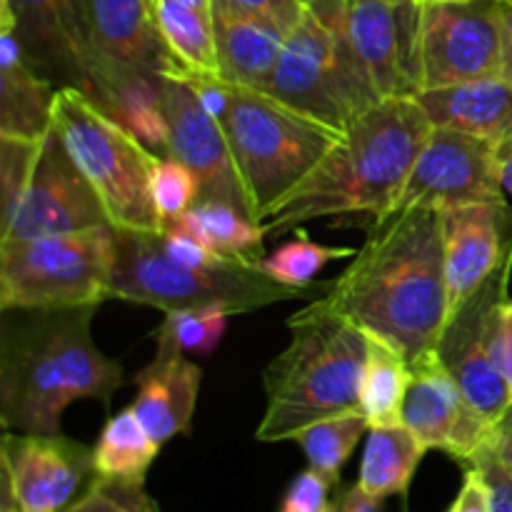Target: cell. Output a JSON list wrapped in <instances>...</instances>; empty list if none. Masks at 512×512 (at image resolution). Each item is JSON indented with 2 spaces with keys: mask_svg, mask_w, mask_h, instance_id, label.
I'll list each match as a JSON object with an SVG mask.
<instances>
[{
  "mask_svg": "<svg viewBox=\"0 0 512 512\" xmlns=\"http://www.w3.org/2000/svg\"><path fill=\"white\" fill-rule=\"evenodd\" d=\"M318 300L410 363L433 353L448 320L438 210H398L373 223L353 263Z\"/></svg>",
  "mask_w": 512,
  "mask_h": 512,
  "instance_id": "cell-1",
  "label": "cell"
},
{
  "mask_svg": "<svg viewBox=\"0 0 512 512\" xmlns=\"http://www.w3.org/2000/svg\"><path fill=\"white\" fill-rule=\"evenodd\" d=\"M98 308L3 310L0 420L5 430L60 435L65 410L123 385V365L100 353L90 325Z\"/></svg>",
  "mask_w": 512,
  "mask_h": 512,
  "instance_id": "cell-2",
  "label": "cell"
},
{
  "mask_svg": "<svg viewBox=\"0 0 512 512\" xmlns=\"http://www.w3.org/2000/svg\"><path fill=\"white\" fill-rule=\"evenodd\" d=\"M433 123L415 98L380 100L360 115L318 168L280 200L260 225L285 235L308 220L365 215L373 223L393 213L395 200L423 150Z\"/></svg>",
  "mask_w": 512,
  "mask_h": 512,
  "instance_id": "cell-3",
  "label": "cell"
},
{
  "mask_svg": "<svg viewBox=\"0 0 512 512\" xmlns=\"http://www.w3.org/2000/svg\"><path fill=\"white\" fill-rule=\"evenodd\" d=\"M288 330V348L263 373L260 443L293 440L318 420L360 410L368 333L320 300L288 318Z\"/></svg>",
  "mask_w": 512,
  "mask_h": 512,
  "instance_id": "cell-4",
  "label": "cell"
},
{
  "mask_svg": "<svg viewBox=\"0 0 512 512\" xmlns=\"http://www.w3.org/2000/svg\"><path fill=\"white\" fill-rule=\"evenodd\" d=\"M115 243L118 258L110 298L148 305L163 313L198 305H225L233 310V315H243L330 288V283L310 290L290 288L265 275L258 265L238 260H228L213 268L183 265L165 253L160 233L115 230Z\"/></svg>",
  "mask_w": 512,
  "mask_h": 512,
  "instance_id": "cell-5",
  "label": "cell"
},
{
  "mask_svg": "<svg viewBox=\"0 0 512 512\" xmlns=\"http://www.w3.org/2000/svg\"><path fill=\"white\" fill-rule=\"evenodd\" d=\"M223 130L255 223H263L340 140L338 130L243 85H233Z\"/></svg>",
  "mask_w": 512,
  "mask_h": 512,
  "instance_id": "cell-6",
  "label": "cell"
},
{
  "mask_svg": "<svg viewBox=\"0 0 512 512\" xmlns=\"http://www.w3.org/2000/svg\"><path fill=\"white\" fill-rule=\"evenodd\" d=\"M53 130L115 230L163 233L165 225L150 193L160 155L73 85H60L55 93Z\"/></svg>",
  "mask_w": 512,
  "mask_h": 512,
  "instance_id": "cell-7",
  "label": "cell"
},
{
  "mask_svg": "<svg viewBox=\"0 0 512 512\" xmlns=\"http://www.w3.org/2000/svg\"><path fill=\"white\" fill-rule=\"evenodd\" d=\"M260 93L340 135L380 103L368 70L345 35L335 0H310Z\"/></svg>",
  "mask_w": 512,
  "mask_h": 512,
  "instance_id": "cell-8",
  "label": "cell"
},
{
  "mask_svg": "<svg viewBox=\"0 0 512 512\" xmlns=\"http://www.w3.org/2000/svg\"><path fill=\"white\" fill-rule=\"evenodd\" d=\"M110 225L58 133L43 140L0 135V240Z\"/></svg>",
  "mask_w": 512,
  "mask_h": 512,
  "instance_id": "cell-9",
  "label": "cell"
},
{
  "mask_svg": "<svg viewBox=\"0 0 512 512\" xmlns=\"http://www.w3.org/2000/svg\"><path fill=\"white\" fill-rule=\"evenodd\" d=\"M115 258L113 225L0 240V310L98 308L110 298Z\"/></svg>",
  "mask_w": 512,
  "mask_h": 512,
  "instance_id": "cell-10",
  "label": "cell"
},
{
  "mask_svg": "<svg viewBox=\"0 0 512 512\" xmlns=\"http://www.w3.org/2000/svg\"><path fill=\"white\" fill-rule=\"evenodd\" d=\"M512 253L503 260L498 270L445 320L438 348L448 373L473 403V408L495 425L512 403V395L505 378L500 375L495 360V340L503 305L510 298Z\"/></svg>",
  "mask_w": 512,
  "mask_h": 512,
  "instance_id": "cell-11",
  "label": "cell"
},
{
  "mask_svg": "<svg viewBox=\"0 0 512 512\" xmlns=\"http://www.w3.org/2000/svg\"><path fill=\"white\" fill-rule=\"evenodd\" d=\"M505 70L500 0H430L420 18L423 90L490 78Z\"/></svg>",
  "mask_w": 512,
  "mask_h": 512,
  "instance_id": "cell-12",
  "label": "cell"
},
{
  "mask_svg": "<svg viewBox=\"0 0 512 512\" xmlns=\"http://www.w3.org/2000/svg\"><path fill=\"white\" fill-rule=\"evenodd\" d=\"M508 200L495 165V143L455 128L433 125L395 200L398 210H453Z\"/></svg>",
  "mask_w": 512,
  "mask_h": 512,
  "instance_id": "cell-13",
  "label": "cell"
},
{
  "mask_svg": "<svg viewBox=\"0 0 512 512\" xmlns=\"http://www.w3.org/2000/svg\"><path fill=\"white\" fill-rule=\"evenodd\" d=\"M3 510L68 512L95 480L93 448L60 435L8 433L0 448Z\"/></svg>",
  "mask_w": 512,
  "mask_h": 512,
  "instance_id": "cell-14",
  "label": "cell"
},
{
  "mask_svg": "<svg viewBox=\"0 0 512 512\" xmlns=\"http://www.w3.org/2000/svg\"><path fill=\"white\" fill-rule=\"evenodd\" d=\"M355 55L368 70L380 100L418 98L420 0H335Z\"/></svg>",
  "mask_w": 512,
  "mask_h": 512,
  "instance_id": "cell-15",
  "label": "cell"
},
{
  "mask_svg": "<svg viewBox=\"0 0 512 512\" xmlns=\"http://www.w3.org/2000/svg\"><path fill=\"white\" fill-rule=\"evenodd\" d=\"M0 28H13L28 63L55 85L93 98L98 53L88 0H0Z\"/></svg>",
  "mask_w": 512,
  "mask_h": 512,
  "instance_id": "cell-16",
  "label": "cell"
},
{
  "mask_svg": "<svg viewBox=\"0 0 512 512\" xmlns=\"http://www.w3.org/2000/svg\"><path fill=\"white\" fill-rule=\"evenodd\" d=\"M403 425L428 450H443L465 465L488 448L493 433V425L465 398L435 350L410 363Z\"/></svg>",
  "mask_w": 512,
  "mask_h": 512,
  "instance_id": "cell-17",
  "label": "cell"
},
{
  "mask_svg": "<svg viewBox=\"0 0 512 512\" xmlns=\"http://www.w3.org/2000/svg\"><path fill=\"white\" fill-rule=\"evenodd\" d=\"M163 103L170 145L165 158L183 163L200 185V200H220L250 218L248 200L235 170L223 123L205 113L193 85L183 75H165Z\"/></svg>",
  "mask_w": 512,
  "mask_h": 512,
  "instance_id": "cell-18",
  "label": "cell"
},
{
  "mask_svg": "<svg viewBox=\"0 0 512 512\" xmlns=\"http://www.w3.org/2000/svg\"><path fill=\"white\" fill-rule=\"evenodd\" d=\"M443 263L448 318L503 265L512 253L508 200L443 210Z\"/></svg>",
  "mask_w": 512,
  "mask_h": 512,
  "instance_id": "cell-19",
  "label": "cell"
},
{
  "mask_svg": "<svg viewBox=\"0 0 512 512\" xmlns=\"http://www.w3.org/2000/svg\"><path fill=\"white\" fill-rule=\"evenodd\" d=\"M88 13L98 53L95 90L115 70H145L160 78L180 75L160 35L155 0H88Z\"/></svg>",
  "mask_w": 512,
  "mask_h": 512,
  "instance_id": "cell-20",
  "label": "cell"
},
{
  "mask_svg": "<svg viewBox=\"0 0 512 512\" xmlns=\"http://www.w3.org/2000/svg\"><path fill=\"white\" fill-rule=\"evenodd\" d=\"M133 383L135 398L130 408L160 445L178 435H190L203 383L200 365L188 355L155 350V358L135 373Z\"/></svg>",
  "mask_w": 512,
  "mask_h": 512,
  "instance_id": "cell-21",
  "label": "cell"
},
{
  "mask_svg": "<svg viewBox=\"0 0 512 512\" xmlns=\"http://www.w3.org/2000/svg\"><path fill=\"white\" fill-rule=\"evenodd\" d=\"M213 30L223 78L243 88L265 90L290 30L228 0H213Z\"/></svg>",
  "mask_w": 512,
  "mask_h": 512,
  "instance_id": "cell-22",
  "label": "cell"
},
{
  "mask_svg": "<svg viewBox=\"0 0 512 512\" xmlns=\"http://www.w3.org/2000/svg\"><path fill=\"white\" fill-rule=\"evenodd\" d=\"M415 100L433 125L463 130L495 145L512 135V75L508 73L423 90Z\"/></svg>",
  "mask_w": 512,
  "mask_h": 512,
  "instance_id": "cell-23",
  "label": "cell"
},
{
  "mask_svg": "<svg viewBox=\"0 0 512 512\" xmlns=\"http://www.w3.org/2000/svg\"><path fill=\"white\" fill-rule=\"evenodd\" d=\"M58 85L25 58L13 28H0V135L43 140L53 130Z\"/></svg>",
  "mask_w": 512,
  "mask_h": 512,
  "instance_id": "cell-24",
  "label": "cell"
},
{
  "mask_svg": "<svg viewBox=\"0 0 512 512\" xmlns=\"http://www.w3.org/2000/svg\"><path fill=\"white\" fill-rule=\"evenodd\" d=\"M93 100H98L100 108L108 110L155 155H168L170 128L160 75L145 70H115L100 80Z\"/></svg>",
  "mask_w": 512,
  "mask_h": 512,
  "instance_id": "cell-25",
  "label": "cell"
},
{
  "mask_svg": "<svg viewBox=\"0 0 512 512\" xmlns=\"http://www.w3.org/2000/svg\"><path fill=\"white\" fill-rule=\"evenodd\" d=\"M165 228H175L188 233L215 255H223L238 263L258 265L265 258V230L238 208L220 200H198L180 218L168 223Z\"/></svg>",
  "mask_w": 512,
  "mask_h": 512,
  "instance_id": "cell-26",
  "label": "cell"
},
{
  "mask_svg": "<svg viewBox=\"0 0 512 512\" xmlns=\"http://www.w3.org/2000/svg\"><path fill=\"white\" fill-rule=\"evenodd\" d=\"M425 453L428 448L403 423L370 428L355 485L378 500L408 493Z\"/></svg>",
  "mask_w": 512,
  "mask_h": 512,
  "instance_id": "cell-27",
  "label": "cell"
},
{
  "mask_svg": "<svg viewBox=\"0 0 512 512\" xmlns=\"http://www.w3.org/2000/svg\"><path fill=\"white\" fill-rule=\"evenodd\" d=\"M155 18L183 78H223L213 15L183 0H155Z\"/></svg>",
  "mask_w": 512,
  "mask_h": 512,
  "instance_id": "cell-28",
  "label": "cell"
},
{
  "mask_svg": "<svg viewBox=\"0 0 512 512\" xmlns=\"http://www.w3.org/2000/svg\"><path fill=\"white\" fill-rule=\"evenodd\" d=\"M163 445L148 433L143 420L133 408L115 413L100 430L93 448L95 473L100 478L125 480V483H145L150 465L158 458Z\"/></svg>",
  "mask_w": 512,
  "mask_h": 512,
  "instance_id": "cell-29",
  "label": "cell"
},
{
  "mask_svg": "<svg viewBox=\"0 0 512 512\" xmlns=\"http://www.w3.org/2000/svg\"><path fill=\"white\" fill-rule=\"evenodd\" d=\"M410 385V360L378 335L368 333L360 410L370 428L403 423V403Z\"/></svg>",
  "mask_w": 512,
  "mask_h": 512,
  "instance_id": "cell-30",
  "label": "cell"
},
{
  "mask_svg": "<svg viewBox=\"0 0 512 512\" xmlns=\"http://www.w3.org/2000/svg\"><path fill=\"white\" fill-rule=\"evenodd\" d=\"M368 430V418L363 415V410H358V413L333 415V418L308 425V428L295 435L293 443L303 448L310 468L338 483L345 463H348L353 450L358 448L360 438Z\"/></svg>",
  "mask_w": 512,
  "mask_h": 512,
  "instance_id": "cell-31",
  "label": "cell"
},
{
  "mask_svg": "<svg viewBox=\"0 0 512 512\" xmlns=\"http://www.w3.org/2000/svg\"><path fill=\"white\" fill-rule=\"evenodd\" d=\"M233 310L225 305H198L165 313L163 323L153 330L160 353L208 355L223 340Z\"/></svg>",
  "mask_w": 512,
  "mask_h": 512,
  "instance_id": "cell-32",
  "label": "cell"
},
{
  "mask_svg": "<svg viewBox=\"0 0 512 512\" xmlns=\"http://www.w3.org/2000/svg\"><path fill=\"white\" fill-rule=\"evenodd\" d=\"M295 238L288 243L278 245L270 255H265L258 263V268L265 275H270L278 283L290 285V288H320L313 283L315 275L333 260H343L355 255V248H333V245H320L310 240V235L303 228L293 230Z\"/></svg>",
  "mask_w": 512,
  "mask_h": 512,
  "instance_id": "cell-33",
  "label": "cell"
},
{
  "mask_svg": "<svg viewBox=\"0 0 512 512\" xmlns=\"http://www.w3.org/2000/svg\"><path fill=\"white\" fill-rule=\"evenodd\" d=\"M150 193H153L160 220L163 225H168L198 203L200 185L183 163L173 158H160L155 163L153 180H150Z\"/></svg>",
  "mask_w": 512,
  "mask_h": 512,
  "instance_id": "cell-34",
  "label": "cell"
},
{
  "mask_svg": "<svg viewBox=\"0 0 512 512\" xmlns=\"http://www.w3.org/2000/svg\"><path fill=\"white\" fill-rule=\"evenodd\" d=\"M68 512H163L145 490V483H125L95 475Z\"/></svg>",
  "mask_w": 512,
  "mask_h": 512,
  "instance_id": "cell-35",
  "label": "cell"
},
{
  "mask_svg": "<svg viewBox=\"0 0 512 512\" xmlns=\"http://www.w3.org/2000/svg\"><path fill=\"white\" fill-rule=\"evenodd\" d=\"M333 480L328 475L318 473V470L308 468L290 483L288 493H285L280 512H333L335 503L330 500V490H333Z\"/></svg>",
  "mask_w": 512,
  "mask_h": 512,
  "instance_id": "cell-36",
  "label": "cell"
},
{
  "mask_svg": "<svg viewBox=\"0 0 512 512\" xmlns=\"http://www.w3.org/2000/svg\"><path fill=\"white\" fill-rule=\"evenodd\" d=\"M468 465L478 468L485 475L490 488V510L493 512H512V473L503 468L490 448H483Z\"/></svg>",
  "mask_w": 512,
  "mask_h": 512,
  "instance_id": "cell-37",
  "label": "cell"
},
{
  "mask_svg": "<svg viewBox=\"0 0 512 512\" xmlns=\"http://www.w3.org/2000/svg\"><path fill=\"white\" fill-rule=\"evenodd\" d=\"M228 3L245 10V13L273 20V23L283 25L285 30H293V25L303 18L305 8H308L303 0H228Z\"/></svg>",
  "mask_w": 512,
  "mask_h": 512,
  "instance_id": "cell-38",
  "label": "cell"
},
{
  "mask_svg": "<svg viewBox=\"0 0 512 512\" xmlns=\"http://www.w3.org/2000/svg\"><path fill=\"white\" fill-rule=\"evenodd\" d=\"M448 512H493L490 510L488 480H485V475L478 468L468 465L463 485H460Z\"/></svg>",
  "mask_w": 512,
  "mask_h": 512,
  "instance_id": "cell-39",
  "label": "cell"
},
{
  "mask_svg": "<svg viewBox=\"0 0 512 512\" xmlns=\"http://www.w3.org/2000/svg\"><path fill=\"white\" fill-rule=\"evenodd\" d=\"M495 360H498L500 375L508 383L510 395H512V300L503 305V313H500V325H498V340H495Z\"/></svg>",
  "mask_w": 512,
  "mask_h": 512,
  "instance_id": "cell-40",
  "label": "cell"
},
{
  "mask_svg": "<svg viewBox=\"0 0 512 512\" xmlns=\"http://www.w3.org/2000/svg\"><path fill=\"white\" fill-rule=\"evenodd\" d=\"M488 448L493 450L495 458L503 463V468L512 473V403L505 408V413L495 420Z\"/></svg>",
  "mask_w": 512,
  "mask_h": 512,
  "instance_id": "cell-41",
  "label": "cell"
},
{
  "mask_svg": "<svg viewBox=\"0 0 512 512\" xmlns=\"http://www.w3.org/2000/svg\"><path fill=\"white\" fill-rule=\"evenodd\" d=\"M333 512H383V500L373 498L358 485H353V488L343 490V495L335 500Z\"/></svg>",
  "mask_w": 512,
  "mask_h": 512,
  "instance_id": "cell-42",
  "label": "cell"
},
{
  "mask_svg": "<svg viewBox=\"0 0 512 512\" xmlns=\"http://www.w3.org/2000/svg\"><path fill=\"white\" fill-rule=\"evenodd\" d=\"M495 165H498V178L505 195L512 198V135L495 145Z\"/></svg>",
  "mask_w": 512,
  "mask_h": 512,
  "instance_id": "cell-43",
  "label": "cell"
},
{
  "mask_svg": "<svg viewBox=\"0 0 512 512\" xmlns=\"http://www.w3.org/2000/svg\"><path fill=\"white\" fill-rule=\"evenodd\" d=\"M500 20H503V45H505V70L512 75V0H500Z\"/></svg>",
  "mask_w": 512,
  "mask_h": 512,
  "instance_id": "cell-44",
  "label": "cell"
},
{
  "mask_svg": "<svg viewBox=\"0 0 512 512\" xmlns=\"http://www.w3.org/2000/svg\"><path fill=\"white\" fill-rule=\"evenodd\" d=\"M183 3L193 5V8H198V10H205V13H210V10H213V0H183Z\"/></svg>",
  "mask_w": 512,
  "mask_h": 512,
  "instance_id": "cell-45",
  "label": "cell"
},
{
  "mask_svg": "<svg viewBox=\"0 0 512 512\" xmlns=\"http://www.w3.org/2000/svg\"><path fill=\"white\" fill-rule=\"evenodd\" d=\"M510 300H512V278H510Z\"/></svg>",
  "mask_w": 512,
  "mask_h": 512,
  "instance_id": "cell-46",
  "label": "cell"
},
{
  "mask_svg": "<svg viewBox=\"0 0 512 512\" xmlns=\"http://www.w3.org/2000/svg\"><path fill=\"white\" fill-rule=\"evenodd\" d=\"M420 3H430V0H420Z\"/></svg>",
  "mask_w": 512,
  "mask_h": 512,
  "instance_id": "cell-47",
  "label": "cell"
},
{
  "mask_svg": "<svg viewBox=\"0 0 512 512\" xmlns=\"http://www.w3.org/2000/svg\"><path fill=\"white\" fill-rule=\"evenodd\" d=\"M3 512H15V510H3Z\"/></svg>",
  "mask_w": 512,
  "mask_h": 512,
  "instance_id": "cell-48",
  "label": "cell"
},
{
  "mask_svg": "<svg viewBox=\"0 0 512 512\" xmlns=\"http://www.w3.org/2000/svg\"><path fill=\"white\" fill-rule=\"evenodd\" d=\"M303 3H305V5H308V0H303Z\"/></svg>",
  "mask_w": 512,
  "mask_h": 512,
  "instance_id": "cell-49",
  "label": "cell"
},
{
  "mask_svg": "<svg viewBox=\"0 0 512 512\" xmlns=\"http://www.w3.org/2000/svg\"><path fill=\"white\" fill-rule=\"evenodd\" d=\"M308 3H310V0H308Z\"/></svg>",
  "mask_w": 512,
  "mask_h": 512,
  "instance_id": "cell-50",
  "label": "cell"
}]
</instances>
